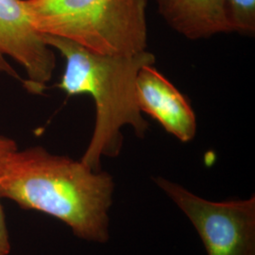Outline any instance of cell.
Wrapping results in <instances>:
<instances>
[{"mask_svg": "<svg viewBox=\"0 0 255 255\" xmlns=\"http://www.w3.org/2000/svg\"><path fill=\"white\" fill-rule=\"evenodd\" d=\"M136 99L142 113L157 120L181 142H190L197 132L191 105L153 64L143 66L137 76Z\"/></svg>", "mask_w": 255, "mask_h": 255, "instance_id": "obj_6", "label": "cell"}, {"mask_svg": "<svg viewBox=\"0 0 255 255\" xmlns=\"http://www.w3.org/2000/svg\"><path fill=\"white\" fill-rule=\"evenodd\" d=\"M18 146L15 140L5 135H0V165L3 161ZM1 201V198H0ZM10 252L9 232L5 220V215L0 202V255H9Z\"/></svg>", "mask_w": 255, "mask_h": 255, "instance_id": "obj_9", "label": "cell"}, {"mask_svg": "<svg viewBox=\"0 0 255 255\" xmlns=\"http://www.w3.org/2000/svg\"><path fill=\"white\" fill-rule=\"evenodd\" d=\"M231 32L254 36L255 33V0H226Z\"/></svg>", "mask_w": 255, "mask_h": 255, "instance_id": "obj_8", "label": "cell"}, {"mask_svg": "<svg viewBox=\"0 0 255 255\" xmlns=\"http://www.w3.org/2000/svg\"><path fill=\"white\" fill-rule=\"evenodd\" d=\"M114 190L109 173L41 146L17 148L0 165L1 199L59 219L89 242L109 241Z\"/></svg>", "mask_w": 255, "mask_h": 255, "instance_id": "obj_1", "label": "cell"}, {"mask_svg": "<svg viewBox=\"0 0 255 255\" xmlns=\"http://www.w3.org/2000/svg\"><path fill=\"white\" fill-rule=\"evenodd\" d=\"M55 67L54 50L33 26L25 0H0V74L42 95Z\"/></svg>", "mask_w": 255, "mask_h": 255, "instance_id": "obj_5", "label": "cell"}, {"mask_svg": "<svg viewBox=\"0 0 255 255\" xmlns=\"http://www.w3.org/2000/svg\"><path fill=\"white\" fill-rule=\"evenodd\" d=\"M31 22L96 53L130 56L147 48V0H25Z\"/></svg>", "mask_w": 255, "mask_h": 255, "instance_id": "obj_3", "label": "cell"}, {"mask_svg": "<svg viewBox=\"0 0 255 255\" xmlns=\"http://www.w3.org/2000/svg\"><path fill=\"white\" fill-rule=\"evenodd\" d=\"M43 35L65 60L58 87L68 96L89 95L95 102V128L81 161L100 171L102 157L120 153L122 128L130 126L137 136L146 135L148 123L137 103L136 79L143 66L154 64L155 56L147 50L130 56L99 54L62 37Z\"/></svg>", "mask_w": 255, "mask_h": 255, "instance_id": "obj_2", "label": "cell"}, {"mask_svg": "<svg viewBox=\"0 0 255 255\" xmlns=\"http://www.w3.org/2000/svg\"><path fill=\"white\" fill-rule=\"evenodd\" d=\"M157 186L191 221L208 255H255V197L211 201L163 177Z\"/></svg>", "mask_w": 255, "mask_h": 255, "instance_id": "obj_4", "label": "cell"}, {"mask_svg": "<svg viewBox=\"0 0 255 255\" xmlns=\"http://www.w3.org/2000/svg\"><path fill=\"white\" fill-rule=\"evenodd\" d=\"M165 23L189 39L231 32L226 0H155Z\"/></svg>", "mask_w": 255, "mask_h": 255, "instance_id": "obj_7", "label": "cell"}]
</instances>
